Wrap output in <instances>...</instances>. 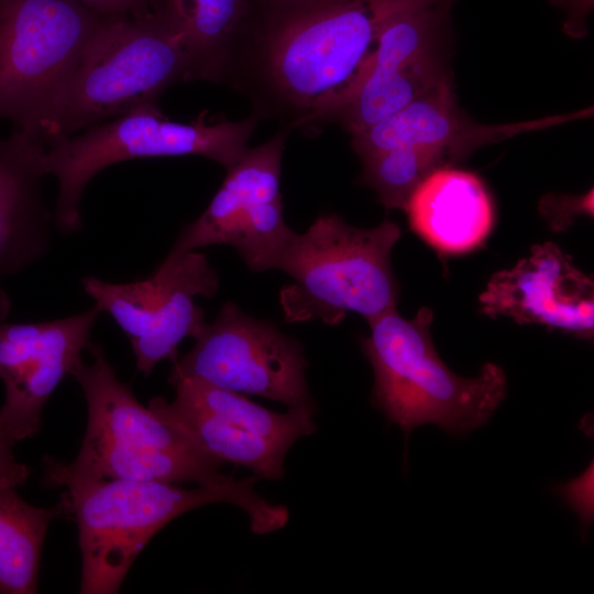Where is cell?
Returning a JSON list of instances; mask_svg holds the SVG:
<instances>
[{"label":"cell","instance_id":"1","mask_svg":"<svg viewBox=\"0 0 594 594\" xmlns=\"http://www.w3.org/2000/svg\"><path fill=\"white\" fill-rule=\"evenodd\" d=\"M419 0H252L221 82L261 120L331 122L364 82L385 24Z\"/></svg>","mask_w":594,"mask_h":594},{"label":"cell","instance_id":"2","mask_svg":"<svg viewBox=\"0 0 594 594\" xmlns=\"http://www.w3.org/2000/svg\"><path fill=\"white\" fill-rule=\"evenodd\" d=\"M256 475L215 485L185 488L174 483L123 479L53 477L63 487V517L78 528L81 594H116L148 541L169 521L202 505L231 503L246 513L253 532L283 528L288 509L262 498Z\"/></svg>","mask_w":594,"mask_h":594},{"label":"cell","instance_id":"3","mask_svg":"<svg viewBox=\"0 0 594 594\" xmlns=\"http://www.w3.org/2000/svg\"><path fill=\"white\" fill-rule=\"evenodd\" d=\"M88 351L92 362L81 360L69 374L87 403L86 433L70 463L43 458V481L68 476L215 485L232 479L219 472L223 462L200 452L138 400L101 345L92 342Z\"/></svg>","mask_w":594,"mask_h":594},{"label":"cell","instance_id":"4","mask_svg":"<svg viewBox=\"0 0 594 594\" xmlns=\"http://www.w3.org/2000/svg\"><path fill=\"white\" fill-rule=\"evenodd\" d=\"M432 320L428 307L410 320L395 309L369 322L371 334L361 341L374 371L372 404L406 440L426 424L464 437L484 426L506 396L501 366L487 362L476 376L463 377L444 364L431 339Z\"/></svg>","mask_w":594,"mask_h":594},{"label":"cell","instance_id":"5","mask_svg":"<svg viewBox=\"0 0 594 594\" xmlns=\"http://www.w3.org/2000/svg\"><path fill=\"white\" fill-rule=\"evenodd\" d=\"M189 81L184 51L157 10L109 18L43 113L35 136L45 145L156 103Z\"/></svg>","mask_w":594,"mask_h":594},{"label":"cell","instance_id":"6","mask_svg":"<svg viewBox=\"0 0 594 594\" xmlns=\"http://www.w3.org/2000/svg\"><path fill=\"white\" fill-rule=\"evenodd\" d=\"M400 235L387 219L363 229L334 213L318 217L305 233L294 232L275 268L293 279L279 293L285 319L319 318L334 326L348 312L371 322L395 310L399 285L391 254Z\"/></svg>","mask_w":594,"mask_h":594},{"label":"cell","instance_id":"7","mask_svg":"<svg viewBox=\"0 0 594 594\" xmlns=\"http://www.w3.org/2000/svg\"><path fill=\"white\" fill-rule=\"evenodd\" d=\"M205 113L180 122L152 103L46 144L45 172L57 182L55 229L70 235L82 228L80 207L87 185L117 163L195 155L231 168L246 151L260 119L252 113L241 121L212 123Z\"/></svg>","mask_w":594,"mask_h":594},{"label":"cell","instance_id":"8","mask_svg":"<svg viewBox=\"0 0 594 594\" xmlns=\"http://www.w3.org/2000/svg\"><path fill=\"white\" fill-rule=\"evenodd\" d=\"M107 19L77 0H0V119L35 135Z\"/></svg>","mask_w":594,"mask_h":594},{"label":"cell","instance_id":"9","mask_svg":"<svg viewBox=\"0 0 594 594\" xmlns=\"http://www.w3.org/2000/svg\"><path fill=\"white\" fill-rule=\"evenodd\" d=\"M219 284L217 271L196 250H170L154 273L141 280L81 278L94 306L109 314L129 339L136 370L144 376L162 361L175 363L183 339L199 336L207 322L195 298L213 297Z\"/></svg>","mask_w":594,"mask_h":594},{"label":"cell","instance_id":"10","mask_svg":"<svg viewBox=\"0 0 594 594\" xmlns=\"http://www.w3.org/2000/svg\"><path fill=\"white\" fill-rule=\"evenodd\" d=\"M195 340L194 348L173 363L169 384L193 377L289 408L315 409L306 381L304 350L272 322L253 318L227 301Z\"/></svg>","mask_w":594,"mask_h":594},{"label":"cell","instance_id":"11","mask_svg":"<svg viewBox=\"0 0 594 594\" xmlns=\"http://www.w3.org/2000/svg\"><path fill=\"white\" fill-rule=\"evenodd\" d=\"M284 127L264 144L246 148L229 169L207 209L183 229L172 250L233 246L252 272L275 270L292 234L283 217L280 168L289 133Z\"/></svg>","mask_w":594,"mask_h":594},{"label":"cell","instance_id":"12","mask_svg":"<svg viewBox=\"0 0 594 594\" xmlns=\"http://www.w3.org/2000/svg\"><path fill=\"white\" fill-rule=\"evenodd\" d=\"M457 0H419L383 28L373 64L354 97L333 118L351 135L397 113L449 78L440 47Z\"/></svg>","mask_w":594,"mask_h":594},{"label":"cell","instance_id":"13","mask_svg":"<svg viewBox=\"0 0 594 594\" xmlns=\"http://www.w3.org/2000/svg\"><path fill=\"white\" fill-rule=\"evenodd\" d=\"M100 314L94 306L50 321H0V420L15 442L38 432L45 404L91 345Z\"/></svg>","mask_w":594,"mask_h":594},{"label":"cell","instance_id":"14","mask_svg":"<svg viewBox=\"0 0 594 594\" xmlns=\"http://www.w3.org/2000/svg\"><path fill=\"white\" fill-rule=\"evenodd\" d=\"M479 300L491 318L509 317L518 324L593 338V279L552 242L532 245L514 267L494 273Z\"/></svg>","mask_w":594,"mask_h":594},{"label":"cell","instance_id":"15","mask_svg":"<svg viewBox=\"0 0 594 594\" xmlns=\"http://www.w3.org/2000/svg\"><path fill=\"white\" fill-rule=\"evenodd\" d=\"M593 109L506 124H481L461 111L450 78L392 117L352 135V147L364 158L398 146H431L442 150L451 164L476 148L519 133L542 130L588 118Z\"/></svg>","mask_w":594,"mask_h":594},{"label":"cell","instance_id":"16","mask_svg":"<svg viewBox=\"0 0 594 594\" xmlns=\"http://www.w3.org/2000/svg\"><path fill=\"white\" fill-rule=\"evenodd\" d=\"M45 150L40 139L19 129L0 138V282L51 250L55 222L43 194ZM6 298L0 285V299Z\"/></svg>","mask_w":594,"mask_h":594},{"label":"cell","instance_id":"17","mask_svg":"<svg viewBox=\"0 0 594 594\" xmlns=\"http://www.w3.org/2000/svg\"><path fill=\"white\" fill-rule=\"evenodd\" d=\"M405 212L413 231L442 254H462L484 243L494 209L483 182L473 173L442 166L411 193Z\"/></svg>","mask_w":594,"mask_h":594},{"label":"cell","instance_id":"18","mask_svg":"<svg viewBox=\"0 0 594 594\" xmlns=\"http://www.w3.org/2000/svg\"><path fill=\"white\" fill-rule=\"evenodd\" d=\"M252 0H162L158 11L184 51L190 80L221 82Z\"/></svg>","mask_w":594,"mask_h":594},{"label":"cell","instance_id":"19","mask_svg":"<svg viewBox=\"0 0 594 594\" xmlns=\"http://www.w3.org/2000/svg\"><path fill=\"white\" fill-rule=\"evenodd\" d=\"M147 406L204 454L223 463L245 466L260 479L283 477L289 446L251 433L176 400L169 403L161 396L152 398Z\"/></svg>","mask_w":594,"mask_h":594},{"label":"cell","instance_id":"20","mask_svg":"<svg viewBox=\"0 0 594 594\" xmlns=\"http://www.w3.org/2000/svg\"><path fill=\"white\" fill-rule=\"evenodd\" d=\"M16 488L0 482V594L36 593L47 528L63 517L59 502L50 508L33 506Z\"/></svg>","mask_w":594,"mask_h":594},{"label":"cell","instance_id":"21","mask_svg":"<svg viewBox=\"0 0 594 594\" xmlns=\"http://www.w3.org/2000/svg\"><path fill=\"white\" fill-rule=\"evenodd\" d=\"M176 402L208 413L251 433L292 447L299 438L316 431L315 409L289 408L280 414L268 410L240 393L185 377L170 384Z\"/></svg>","mask_w":594,"mask_h":594},{"label":"cell","instance_id":"22","mask_svg":"<svg viewBox=\"0 0 594 594\" xmlns=\"http://www.w3.org/2000/svg\"><path fill=\"white\" fill-rule=\"evenodd\" d=\"M361 160V184L371 187L387 210L403 211L419 183L437 168L451 164L442 150L422 145L393 147Z\"/></svg>","mask_w":594,"mask_h":594},{"label":"cell","instance_id":"23","mask_svg":"<svg viewBox=\"0 0 594 594\" xmlns=\"http://www.w3.org/2000/svg\"><path fill=\"white\" fill-rule=\"evenodd\" d=\"M14 443L0 420V482L20 487L26 483L30 470L15 459Z\"/></svg>","mask_w":594,"mask_h":594},{"label":"cell","instance_id":"24","mask_svg":"<svg viewBox=\"0 0 594 594\" xmlns=\"http://www.w3.org/2000/svg\"><path fill=\"white\" fill-rule=\"evenodd\" d=\"M88 10L102 18L141 15L147 12L151 0H77Z\"/></svg>","mask_w":594,"mask_h":594},{"label":"cell","instance_id":"25","mask_svg":"<svg viewBox=\"0 0 594 594\" xmlns=\"http://www.w3.org/2000/svg\"><path fill=\"white\" fill-rule=\"evenodd\" d=\"M556 4L564 6L569 12V19L565 24L566 30L571 32L584 30L585 16L593 7V0H552Z\"/></svg>","mask_w":594,"mask_h":594},{"label":"cell","instance_id":"26","mask_svg":"<svg viewBox=\"0 0 594 594\" xmlns=\"http://www.w3.org/2000/svg\"><path fill=\"white\" fill-rule=\"evenodd\" d=\"M11 311V300L8 299H0V321H4L8 319L9 314Z\"/></svg>","mask_w":594,"mask_h":594}]
</instances>
